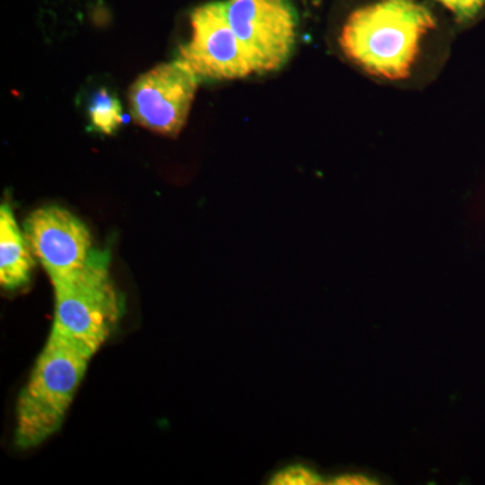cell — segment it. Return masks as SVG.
Listing matches in <instances>:
<instances>
[{"mask_svg":"<svg viewBox=\"0 0 485 485\" xmlns=\"http://www.w3.org/2000/svg\"><path fill=\"white\" fill-rule=\"evenodd\" d=\"M454 14L460 21L473 19L484 7L485 0H437Z\"/></svg>","mask_w":485,"mask_h":485,"instance_id":"8fae6325","label":"cell"},{"mask_svg":"<svg viewBox=\"0 0 485 485\" xmlns=\"http://www.w3.org/2000/svg\"><path fill=\"white\" fill-rule=\"evenodd\" d=\"M435 26L430 11L412 0H379L351 14L340 46L372 76L403 80L417 60L422 37Z\"/></svg>","mask_w":485,"mask_h":485,"instance_id":"6da1fadb","label":"cell"},{"mask_svg":"<svg viewBox=\"0 0 485 485\" xmlns=\"http://www.w3.org/2000/svg\"><path fill=\"white\" fill-rule=\"evenodd\" d=\"M322 483V477L317 471L301 464H294L283 468L270 480V484L275 485H314Z\"/></svg>","mask_w":485,"mask_h":485,"instance_id":"30bf717a","label":"cell"},{"mask_svg":"<svg viewBox=\"0 0 485 485\" xmlns=\"http://www.w3.org/2000/svg\"><path fill=\"white\" fill-rule=\"evenodd\" d=\"M192 37L181 46L179 58L196 75L212 80H236L252 75V68L230 27L225 1H210L191 14Z\"/></svg>","mask_w":485,"mask_h":485,"instance_id":"52a82bcc","label":"cell"},{"mask_svg":"<svg viewBox=\"0 0 485 485\" xmlns=\"http://www.w3.org/2000/svg\"><path fill=\"white\" fill-rule=\"evenodd\" d=\"M23 232L51 286L73 277L93 252L88 227L61 206L50 205L33 210L26 218Z\"/></svg>","mask_w":485,"mask_h":485,"instance_id":"8992f818","label":"cell"},{"mask_svg":"<svg viewBox=\"0 0 485 485\" xmlns=\"http://www.w3.org/2000/svg\"><path fill=\"white\" fill-rule=\"evenodd\" d=\"M36 256L9 204L0 206V284L6 290L26 286L36 266Z\"/></svg>","mask_w":485,"mask_h":485,"instance_id":"ba28073f","label":"cell"},{"mask_svg":"<svg viewBox=\"0 0 485 485\" xmlns=\"http://www.w3.org/2000/svg\"><path fill=\"white\" fill-rule=\"evenodd\" d=\"M225 10L254 73L279 70L290 60L298 28L290 0H228Z\"/></svg>","mask_w":485,"mask_h":485,"instance_id":"277c9868","label":"cell"},{"mask_svg":"<svg viewBox=\"0 0 485 485\" xmlns=\"http://www.w3.org/2000/svg\"><path fill=\"white\" fill-rule=\"evenodd\" d=\"M197 88L198 76L183 60L156 65L128 90L131 116L155 134L177 137L186 124Z\"/></svg>","mask_w":485,"mask_h":485,"instance_id":"5b68a950","label":"cell"},{"mask_svg":"<svg viewBox=\"0 0 485 485\" xmlns=\"http://www.w3.org/2000/svg\"><path fill=\"white\" fill-rule=\"evenodd\" d=\"M92 358L50 331L16 402V447H38L60 430Z\"/></svg>","mask_w":485,"mask_h":485,"instance_id":"7a4b0ae2","label":"cell"},{"mask_svg":"<svg viewBox=\"0 0 485 485\" xmlns=\"http://www.w3.org/2000/svg\"><path fill=\"white\" fill-rule=\"evenodd\" d=\"M88 114L92 127L108 135L124 122L122 104L107 90H97L92 96Z\"/></svg>","mask_w":485,"mask_h":485,"instance_id":"9c48e42d","label":"cell"},{"mask_svg":"<svg viewBox=\"0 0 485 485\" xmlns=\"http://www.w3.org/2000/svg\"><path fill=\"white\" fill-rule=\"evenodd\" d=\"M331 484L339 485H371L378 481L367 473L345 472L336 474L329 481Z\"/></svg>","mask_w":485,"mask_h":485,"instance_id":"7c38bea8","label":"cell"},{"mask_svg":"<svg viewBox=\"0 0 485 485\" xmlns=\"http://www.w3.org/2000/svg\"><path fill=\"white\" fill-rule=\"evenodd\" d=\"M55 310L51 331L93 356L122 319L123 299L110 271V255L92 252L73 277L53 284Z\"/></svg>","mask_w":485,"mask_h":485,"instance_id":"3957f363","label":"cell"}]
</instances>
